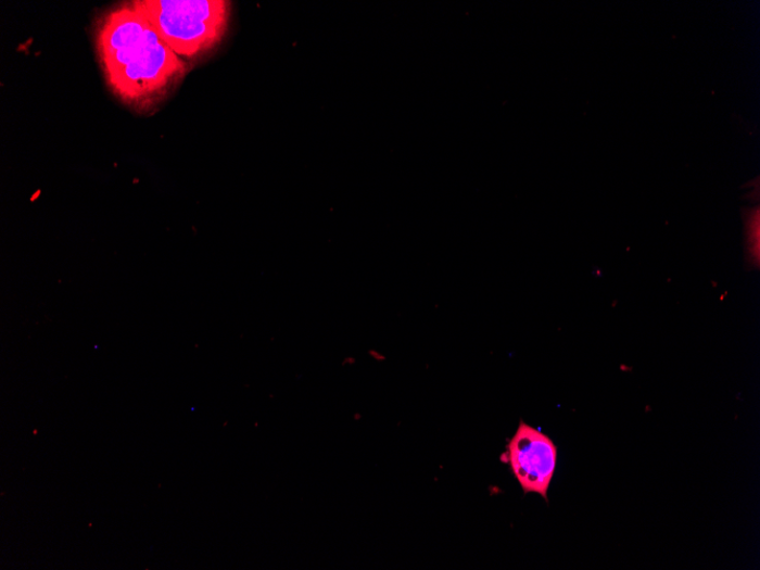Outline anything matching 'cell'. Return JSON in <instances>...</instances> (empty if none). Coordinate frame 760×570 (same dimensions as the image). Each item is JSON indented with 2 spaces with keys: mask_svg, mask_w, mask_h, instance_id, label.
<instances>
[{
  "mask_svg": "<svg viewBox=\"0 0 760 570\" xmlns=\"http://www.w3.org/2000/svg\"><path fill=\"white\" fill-rule=\"evenodd\" d=\"M504 459L522 492L537 494L548 503L558 465V448L548 435L521 420L507 443Z\"/></svg>",
  "mask_w": 760,
  "mask_h": 570,
  "instance_id": "obj_3",
  "label": "cell"
},
{
  "mask_svg": "<svg viewBox=\"0 0 760 570\" xmlns=\"http://www.w3.org/2000/svg\"><path fill=\"white\" fill-rule=\"evenodd\" d=\"M97 49L106 81L123 102L153 104L185 74L186 64L134 3L99 21Z\"/></svg>",
  "mask_w": 760,
  "mask_h": 570,
  "instance_id": "obj_1",
  "label": "cell"
},
{
  "mask_svg": "<svg viewBox=\"0 0 760 570\" xmlns=\"http://www.w3.org/2000/svg\"><path fill=\"white\" fill-rule=\"evenodd\" d=\"M139 11L179 56L192 59L216 47L228 27L225 0H137Z\"/></svg>",
  "mask_w": 760,
  "mask_h": 570,
  "instance_id": "obj_2",
  "label": "cell"
},
{
  "mask_svg": "<svg viewBox=\"0 0 760 570\" xmlns=\"http://www.w3.org/2000/svg\"><path fill=\"white\" fill-rule=\"evenodd\" d=\"M369 354H370L371 358L378 363L385 360V356L382 353H379V352L372 350L369 352Z\"/></svg>",
  "mask_w": 760,
  "mask_h": 570,
  "instance_id": "obj_5",
  "label": "cell"
},
{
  "mask_svg": "<svg viewBox=\"0 0 760 570\" xmlns=\"http://www.w3.org/2000/svg\"><path fill=\"white\" fill-rule=\"evenodd\" d=\"M747 239H748V248H749V253L751 259L757 261V265L759 263V249H760V224H759V210L756 208L750 213L749 219L747 220Z\"/></svg>",
  "mask_w": 760,
  "mask_h": 570,
  "instance_id": "obj_4",
  "label": "cell"
},
{
  "mask_svg": "<svg viewBox=\"0 0 760 570\" xmlns=\"http://www.w3.org/2000/svg\"><path fill=\"white\" fill-rule=\"evenodd\" d=\"M352 364H354V359H353V358H347V359H345V362H344V365H352Z\"/></svg>",
  "mask_w": 760,
  "mask_h": 570,
  "instance_id": "obj_6",
  "label": "cell"
}]
</instances>
